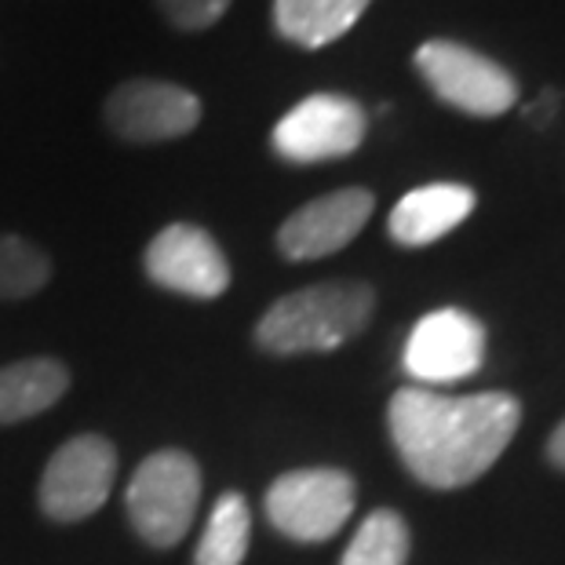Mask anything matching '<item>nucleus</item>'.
<instances>
[{
  "label": "nucleus",
  "instance_id": "nucleus-9",
  "mask_svg": "<svg viewBox=\"0 0 565 565\" xmlns=\"http://www.w3.org/2000/svg\"><path fill=\"white\" fill-rule=\"evenodd\" d=\"M486 362V324L460 307L430 310L408 332L402 365L419 387L460 383Z\"/></svg>",
  "mask_w": 565,
  "mask_h": 565
},
{
  "label": "nucleus",
  "instance_id": "nucleus-14",
  "mask_svg": "<svg viewBox=\"0 0 565 565\" xmlns=\"http://www.w3.org/2000/svg\"><path fill=\"white\" fill-rule=\"evenodd\" d=\"M70 387V372L55 358H26L0 369V424H22L47 413Z\"/></svg>",
  "mask_w": 565,
  "mask_h": 565
},
{
  "label": "nucleus",
  "instance_id": "nucleus-3",
  "mask_svg": "<svg viewBox=\"0 0 565 565\" xmlns=\"http://www.w3.org/2000/svg\"><path fill=\"white\" fill-rule=\"evenodd\" d=\"M201 503V467L183 449H158L131 475L125 508L139 540L175 547L190 533Z\"/></svg>",
  "mask_w": 565,
  "mask_h": 565
},
{
  "label": "nucleus",
  "instance_id": "nucleus-6",
  "mask_svg": "<svg viewBox=\"0 0 565 565\" xmlns=\"http://www.w3.org/2000/svg\"><path fill=\"white\" fill-rule=\"evenodd\" d=\"M365 106L340 92H315L299 99L270 131V147L281 161L318 164L340 161L365 142Z\"/></svg>",
  "mask_w": 565,
  "mask_h": 565
},
{
  "label": "nucleus",
  "instance_id": "nucleus-10",
  "mask_svg": "<svg viewBox=\"0 0 565 565\" xmlns=\"http://www.w3.org/2000/svg\"><path fill=\"white\" fill-rule=\"evenodd\" d=\"M142 270L153 285L186 299H220L231 288V263L220 242L194 223H172L142 252Z\"/></svg>",
  "mask_w": 565,
  "mask_h": 565
},
{
  "label": "nucleus",
  "instance_id": "nucleus-1",
  "mask_svg": "<svg viewBox=\"0 0 565 565\" xmlns=\"http://www.w3.org/2000/svg\"><path fill=\"white\" fill-rule=\"evenodd\" d=\"M519 424L522 405L503 391L452 398L430 387H405L387 408L394 449L408 475L430 489L478 482L511 445Z\"/></svg>",
  "mask_w": 565,
  "mask_h": 565
},
{
  "label": "nucleus",
  "instance_id": "nucleus-7",
  "mask_svg": "<svg viewBox=\"0 0 565 565\" xmlns=\"http://www.w3.org/2000/svg\"><path fill=\"white\" fill-rule=\"evenodd\" d=\"M117 452L103 435L63 441L41 475V511L52 522H84L110 500Z\"/></svg>",
  "mask_w": 565,
  "mask_h": 565
},
{
  "label": "nucleus",
  "instance_id": "nucleus-19",
  "mask_svg": "<svg viewBox=\"0 0 565 565\" xmlns=\"http://www.w3.org/2000/svg\"><path fill=\"white\" fill-rule=\"evenodd\" d=\"M547 456H551V463L565 471V419L555 427V435H551V441H547Z\"/></svg>",
  "mask_w": 565,
  "mask_h": 565
},
{
  "label": "nucleus",
  "instance_id": "nucleus-16",
  "mask_svg": "<svg viewBox=\"0 0 565 565\" xmlns=\"http://www.w3.org/2000/svg\"><path fill=\"white\" fill-rule=\"evenodd\" d=\"M405 562H408V525L398 511L380 508L358 525L340 565H405Z\"/></svg>",
  "mask_w": 565,
  "mask_h": 565
},
{
  "label": "nucleus",
  "instance_id": "nucleus-12",
  "mask_svg": "<svg viewBox=\"0 0 565 565\" xmlns=\"http://www.w3.org/2000/svg\"><path fill=\"white\" fill-rule=\"evenodd\" d=\"M475 190L463 183H427L416 186L394 204L387 234L405 248H424L452 234L475 212Z\"/></svg>",
  "mask_w": 565,
  "mask_h": 565
},
{
  "label": "nucleus",
  "instance_id": "nucleus-2",
  "mask_svg": "<svg viewBox=\"0 0 565 565\" xmlns=\"http://www.w3.org/2000/svg\"><path fill=\"white\" fill-rule=\"evenodd\" d=\"M376 292L365 281H324L307 285L270 303L256 324V347L274 358L324 354L354 340L365 329Z\"/></svg>",
  "mask_w": 565,
  "mask_h": 565
},
{
  "label": "nucleus",
  "instance_id": "nucleus-8",
  "mask_svg": "<svg viewBox=\"0 0 565 565\" xmlns=\"http://www.w3.org/2000/svg\"><path fill=\"white\" fill-rule=\"evenodd\" d=\"M103 117L106 128L125 142H168L190 136L201 125L204 106L183 84L136 77L106 95Z\"/></svg>",
  "mask_w": 565,
  "mask_h": 565
},
{
  "label": "nucleus",
  "instance_id": "nucleus-13",
  "mask_svg": "<svg viewBox=\"0 0 565 565\" xmlns=\"http://www.w3.org/2000/svg\"><path fill=\"white\" fill-rule=\"evenodd\" d=\"M369 4L372 0H274V30L288 44L318 52L347 38Z\"/></svg>",
  "mask_w": 565,
  "mask_h": 565
},
{
  "label": "nucleus",
  "instance_id": "nucleus-17",
  "mask_svg": "<svg viewBox=\"0 0 565 565\" xmlns=\"http://www.w3.org/2000/svg\"><path fill=\"white\" fill-rule=\"evenodd\" d=\"M52 281V259L15 234H0V299L38 296Z\"/></svg>",
  "mask_w": 565,
  "mask_h": 565
},
{
  "label": "nucleus",
  "instance_id": "nucleus-15",
  "mask_svg": "<svg viewBox=\"0 0 565 565\" xmlns=\"http://www.w3.org/2000/svg\"><path fill=\"white\" fill-rule=\"evenodd\" d=\"M248 536H252L248 500L242 492H223L201 533L194 565H242L248 555Z\"/></svg>",
  "mask_w": 565,
  "mask_h": 565
},
{
  "label": "nucleus",
  "instance_id": "nucleus-5",
  "mask_svg": "<svg viewBox=\"0 0 565 565\" xmlns=\"http://www.w3.org/2000/svg\"><path fill=\"white\" fill-rule=\"evenodd\" d=\"M354 478L335 467H307L274 478L267 489V519L281 536L299 544L332 540L354 514Z\"/></svg>",
  "mask_w": 565,
  "mask_h": 565
},
{
  "label": "nucleus",
  "instance_id": "nucleus-18",
  "mask_svg": "<svg viewBox=\"0 0 565 565\" xmlns=\"http://www.w3.org/2000/svg\"><path fill=\"white\" fill-rule=\"evenodd\" d=\"M161 19L179 33H204L231 11L234 0H153Z\"/></svg>",
  "mask_w": 565,
  "mask_h": 565
},
{
  "label": "nucleus",
  "instance_id": "nucleus-11",
  "mask_svg": "<svg viewBox=\"0 0 565 565\" xmlns=\"http://www.w3.org/2000/svg\"><path fill=\"white\" fill-rule=\"evenodd\" d=\"M372 209H376V198L365 186H343L307 201L278 226V252L292 263L332 256L365 231Z\"/></svg>",
  "mask_w": 565,
  "mask_h": 565
},
{
  "label": "nucleus",
  "instance_id": "nucleus-4",
  "mask_svg": "<svg viewBox=\"0 0 565 565\" xmlns=\"http://www.w3.org/2000/svg\"><path fill=\"white\" fill-rule=\"evenodd\" d=\"M416 74L445 106L471 117H500L519 103V81L489 58L460 41L435 38L424 41L413 55Z\"/></svg>",
  "mask_w": 565,
  "mask_h": 565
}]
</instances>
